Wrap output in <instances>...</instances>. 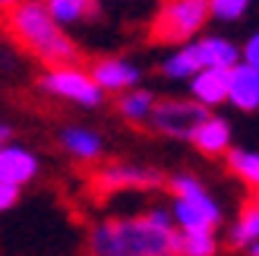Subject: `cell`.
Listing matches in <instances>:
<instances>
[{"label":"cell","instance_id":"15","mask_svg":"<svg viewBox=\"0 0 259 256\" xmlns=\"http://www.w3.org/2000/svg\"><path fill=\"white\" fill-rule=\"evenodd\" d=\"M158 70L167 82H184L193 73H199L202 70V60L196 54V45L193 41H184V45H171V54H164L161 63H158Z\"/></svg>","mask_w":259,"mask_h":256},{"label":"cell","instance_id":"18","mask_svg":"<svg viewBox=\"0 0 259 256\" xmlns=\"http://www.w3.org/2000/svg\"><path fill=\"white\" fill-rule=\"evenodd\" d=\"M225 164L234 181H240L250 193H259V149L231 146L225 152Z\"/></svg>","mask_w":259,"mask_h":256},{"label":"cell","instance_id":"14","mask_svg":"<svg viewBox=\"0 0 259 256\" xmlns=\"http://www.w3.org/2000/svg\"><path fill=\"white\" fill-rule=\"evenodd\" d=\"M196 45V54L202 60V67H234L240 60V45L228 35H218V32H202L193 38Z\"/></svg>","mask_w":259,"mask_h":256},{"label":"cell","instance_id":"25","mask_svg":"<svg viewBox=\"0 0 259 256\" xmlns=\"http://www.w3.org/2000/svg\"><path fill=\"white\" fill-rule=\"evenodd\" d=\"M7 139H10V126L0 123V143H7Z\"/></svg>","mask_w":259,"mask_h":256},{"label":"cell","instance_id":"4","mask_svg":"<svg viewBox=\"0 0 259 256\" xmlns=\"http://www.w3.org/2000/svg\"><path fill=\"white\" fill-rule=\"evenodd\" d=\"M38 89L51 98L70 101V105L82 111H95L105 105V89L95 82L92 70L79 67V63H57V67H45V73L38 76Z\"/></svg>","mask_w":259,"mask_h":256},{"label":"cell","instance_id":"5","mask_svg":"<svg viewBox=\"0 0 259 256\" xmlns=\"http://www.w3.org/2000/svg\"><path fill=\"white\" fill-rule=\"evenodd\" d=\"M209 0H164L155 13L152 38L158 45H184L193 41L209 25Z\"/></svg>","mask_w":259,"mask_h":256},{"label":"cell","instance_id":"27","mask_svg":"<svg viewBox=\"0 0 259 256\" xmlns=\"http://www.w3.org/2000/svg\"><path fill=\"white\" fill-rule=\"evenodd\" d=\"M158 256H177V253H158Z\"/></svg>","mask_w":259,"mask_h":256},{"label":"cell","instance_id":"19","mask_svg":"<svg viewBox=\"0 0 259 256\" xmlns=\"http://www.w3.org/2000/svg\"><path fill=\"white\" fill-rule=\"evenodd\" d=\"M256 240H259V193H253V199L240 209V215L231 222V231H228V244L243 253Z\"/></svg>","mask_w":259,"mask_h":256},{"label":"cell","instance_id":"26","mask_svg":"<svg viewBox=\"0 0 259 256\" xmlns=\"http://www.w3.org/2000/svg\"><path fill=\"white\" fill-rule=\"evenodd\" d=\"M247 256H259V240H256V244H250V247H247Z\"/></svg>","mask_w":259,"mask_h":256},{"label":"cell","instance_id":"2","mask_svg":"<svg viewBox=\"0 0 259 256\" xmlns=\"http://www.w3.org/2000/svg\"><path fill=\"white\" fill-rule=\"evenodd\" d=\"M4 25H7V35L29 57H35L41 67H57V63L79 60V45L48 13L41 0H22L19 7L4 13Z\"/></svg>","mask_w":259,"mask_h":256},{"label":"cell","instance_id":"7","mask_svg":"<svg viewBox=\"0 0 259 256\" xmlns=\"http://www.w3.org/2000/svg\"><path fill=\"white\" fill-rule=\"evenodd\" d=\"M161 184V177L152 168H142V164H108L95 174V187L98 193H136V190H155Z\"/></svg>","mask_w":259,"mask_h":256},{"label":"cell","instance_id":"6","mask_svg":"<svg viewBox=\"0 0 259 256\" xmlns=\"http://www.w3.org/2000/svg\"><path fill=\"white\" fill-rule=\"evenodd\" d=\"M205 114H209V108L199 105L196 98H190V95H167V98L155 101L149 126L155 133L167 136V139H184V143H190L193 130L199 126V120L205 117Z\"/></svg>","mask_w":259,"mask_h":256},{"label":"cell","instance_id":"1","mask_svg":"<svg viewBox=\"0 0 259 256\" xmlns=\"http://www.w3.org/2000/svg\"><path fill=\"white\" fill-rule=\"evenodd\" d=\"M174 215L171 206H152L139 215L105 219L89 234L92 256H158L174 253Z\"/></svg>","mask_w":259,"mask_h":256},{"label":"cell","instance_id":"3","mask_svg":"<svg viewBox=\"0 0 259 256\" xmlns=\"http://www.w3.org/2000/svg\"><path fill=\"white\" fill-rule=\"evenodd\" d=\"M171 215L180 231H218L225 222V209L215 193L196 174L177 171L171 181Z\"/></svg>","mask_w":259,"mask_h":256},{"label":"cell","instance_id":"24","mask_svg":"<svg viewBox=\"0 0 259 256\" xmlns=\"http://www.w3.org/2000/svg\"><path fill=\"white\" fill-rule=\"evenodd\" d=\"M22 0H0V13H10L13 7H19Z\"/></svg>","mask_w":259,"mask_h":256},{"label":"cell","instance_id":"10","mask_svg":"<svg viewBox=\"0 0 259 256\" xmlns=\"http://www.w3.org/2000/svg\"><path fill=\"white\" fill-rule=\"evenodd\" d=\"M89 70H92L95 82L105 89V95H120L123 89L142 82L139 63L130 60V57H101V60H95Z\"/></svg>","mask_w":259,"mask_h":256},{"label":"cell","instance_id":"11","mask_svg":"<svg viewBox=\"0 0 259 256\" xmlns=\"http://www.w3.org/2000/svg\"><path fill=\"white\" fill-rule=\"evenodd\" d=\"M0 174H7L19 187H29L41 174V158H38L35 149L7 139V143H0Z\"/></svg>","mask_w":259,"mask_h":256},{"label":"cell","instance_id":"16","mask_svg":"<svg viewBox=\"0 0 259 256\" xmlns=\"http://www.w3.org/2000/svg\"><path fill=\"white\" fill-rule=\"evenodd\" d=\"M155 101H158V95L152 92V89H146V86H130V89H123V92L117 95V114L126 120V123H149V117H152V111H155Z\"/></svg>","mask_w":259,"mask_h":256},{"label":"cell","instance_id":"8","mask_svg":"<svg viewBox=\"0 0 259 256\" xmlns=\"http://www.w3.org/2000/svg\"><path fill=\"white\" fill-rule=\"evenodd\" d=\"M57 143L73 161H79V164H95V161L105 158V139H101L98 130H92V126H85V123L60 126Z\"/></svg>","mask_w":259,"mask_h":256},{"label":"cell","instance_id":"20","mask_svg":"<svg viewBox=\"0 0 259 256\" xmlns=\"http://www.w3.org/2000/svg\"><path fill=\"white\" fill-rule=\"evenodd\" d=\"M174 253L177 256H218L222 240L218 231H180L174 234Z\"/></svg>","mask_w":259,"mask_h":256},{"label":"cell","instance_id":"9","mask_svg":"<svg viewBox=\"0 0 259 256\" xmlns=\"http://www.w3.org/2000/svg\"><path fill=\"white\" fill-rule=\"evenodd\" d=\"M190 143L196 146V152H202L205 158H225V152L234 146V130H231V120L222 114L209 111L199 120V126L193 130Z\"/></svg>","mask_w":259,"mask_h":256},{"label":"cell","instance_id":"22","mask_svg":"<svg viewBox=\"0 0 259 256\" xmlns=\"http://www.w3.org/2000/svg\"><path fill=\"white\" fill-rule=\"evenodd\" d=\"M22 196V187L16 181H10L7 174H0V212H10L16 209V202Z\"/></svg>","mask_w":259,"mask_h":256},{"label":"cell","instance_id":"17","mask_svg":"<svg viewBox=\"0 0 259 256\" xmlns=\"http://www.w3.org/2000/svg\"><path fill=\"white\" fill-rule=\"evenodd\" d=\"M48 7V13L54 16L63 29H73V25H85L101 16V4L98 0H41Z\"/></svg>","mask_w":259,"mask_h":256},{"label":"cell","instance_id":"21","mask_svg":"<svg viewBox=\"0 0 259 256\" xmlns=\"http://www.w3.org/2000/svg\"><path fill=\"white\" fill-rule=\"evenodd\" d=\"M253 0H209V16L222 25H234L250 13Z\"/></svg>","mask_w":259,"mask_h":256},{"label":"cell","instance_id":"13","mask_svg":"<svg viewBox=\"0 0 259 256\" xmlns=\"http://www.w3.org/2000/svg\"><path fill=\"white\" fill-rule=\"evenodd\" d=\"M187 95L209 111L228 105V67H202L187 79Z\"/></svg>","mask_w":259,"mask_h":256},{"label":"cell","instance_id":"12","mask_svg":"<svg viewBox=\"0 0 259 256\" xmlns=\"http://www.w3.org/2000/svg\"><path fill=\"white\" fill-rule=\"evenodd\" d=\"M228 105L243 114L259 111V70L237 60L228 70Z\"/></svg>","mask_w":259,"mask_h":256},{"label":"cell","instance_id":"23","mask_svg":"<svg viewBox=\"0 0 259 256\" xmlns=\"http://www.w3.org/2000/svg\"><path fill=\"white\" fill-rule=\"evenodd\" d=\"M240 60L243 63H250V67H256L259 70V29L247 38V41L240 45Z\"/></svg>","mask_w":259,"mask_h":256}]
</instances>
